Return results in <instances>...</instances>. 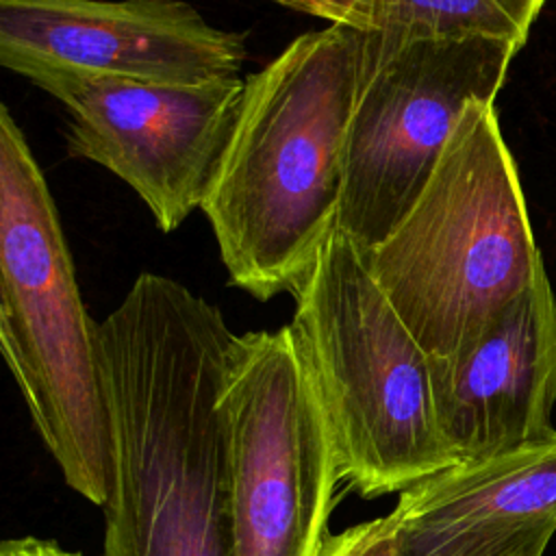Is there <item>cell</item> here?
Listing matches in <instances>:
<instances>
[{
	"label": "cell",
	"mask_w": 556,
	"mask_h": 556,
	"mask_svg": "<svg viewBox=\"0 0 556 556\" xmlns=\"http://www.w3.org/2000/svg\"><path fill=\"white\" fill-rule=\"evenodd\" d=\"M369 271L428 358H452L543 263L495 104L471 102L430 180L365 252Z\"/></svg>",
	"instance_id": "3"
},
{
	"label": "cell",
	"mask_w": 556,
	"mask_h": 556,
	"mask_svg": "<svg viewBox=\"0 0 556 556\" xmlns=\"http://www.w3.org/2000/svg\"><path fill=\"white\" fill-rule=\"evenodd\" d=\"M237 337L215 304L152 271L98 321L111 443L102 556H232L219 395Z\"/></svg>",
	"instance_id": "1"
},
{
	"label": "cell",
	"mask_w": 556,
	"mask_h": 556,
	"mask_svg": "<svg viewBox=\"0 0 556 556\" xmlns=\"http://www.w3.org/2000/svg\"><path fill=\"white\" fill-rule=\"evenodd\" d=\"M519 43L413 41L365 70L345 146L337 226L365 252L389 237L430 180L465 109L500 93Z\"/></svg>",
	"instance_id": "7"
},
{
	"label": "cell",
	"mask_w": 556,
	"mask_h": 556,
	"mask_svg": "<svg viewBox=\"0 0 556 556\" xmlns=\"http://www.w3.org/2000/svg\"><path fill=\"white\" fill-rule=\"evenodd\" d=\"M556 523H534L508 534L480 536L471 541H460L445 545L441 549L428 552L424 556H543Z\"/></svg>",
	"instance_id": "14"
},
{
	"label": "cell",
	"mask_w": 556,
	"mask_h": 556,
	"mask_svg": "<svg viewBox=\"0 0 556 556\" xmlns=\"http://www.w3.org/2000/svg\"><path fill=\"white\" fill-rule=\"evenodd\" d=\"M547 0H369L365 70L424 39L493 37L528 41Z\"/></svg>",
	"instance_id": "12"
},
{
	"label": "cell",
	"mask_w": 556,
	"mask_h": 556,
	"mask_svg": "<svg viewBox=\"0 0 556 556\" xmlns=\"http://www.w3.org/2000/svg\"><path fill=\"white\" fill-rule=\"evenodd\" d=\"M289 328L319 391L341 482L404 493L456 465L437 417L430 358L339 226L293 289Z\"/></svg>",
	"instance_id": "4"
},
{
	"label": "cell",
	"mask_w": 556,
	"mask_h": 556,
	"mask_svg": "<svg viewBox=\"0 0 556 556\" xmlns=\"http://www.w3.org/2000/svg\"><path fill=\"white\" fill-rule=\"evenodd\" d=\"M319 556H400V528L393 513L328 534Z\"/></svg>",
	"instance_id": "13"
},
{
	"label": "cell",
	"mask_w": 556,
	"mask_h": 556,
	"mask_svg": "<svg viewBox=\"0 0 556 556\" xmlns=\"http://www.w3.org/2000/svg\"><path fill=\"white\" fill-rule=\"evenodd\" d=\"M219 402L230 430L232 556H319L341 476L289 324L237 337Z\"/></svg>",
	"instance_id": "6"
},
{
	"label": "cell",
	"mask_w": 556,
	"mask_h": 556,
	"mask_svg": "<svg viewBox=\"0 0 556 556\" xmlns=\"http://www.w3.org/2000/svg\"><path fill=\"white\" fill-rule=\"evenodd\" d=\"M400 556L556 523V432L547 439L456 463L400 493L391 510Z\"/></svg>",
	"instance_id": "11"
},
{
	"label": "cell",
	"mask_w": 556,
	"mask_h": 556,
	"mask_svg": "<svg viewBox=\"0 0 556 556\" xmlns=\"http://www.w3.org/2000/svg\"><path fill=\"white\" fill-rule=\"evenodd\" d=\"M245 78L200 85L61 80L43 91L70 113L67 154L122 178L163 232L208 193L232 132Z\"/></svg>",
	"instance_id": "9"
},
{
	"label": "cell",
	"mask_w": 556,
	"mask_h": 556,
	"mask_svg": "<svg viewBox=\"0 0 556 556\" xmlns=\"http://www.w3.org/2000/svg\"><path fill=\"white\" fill-rule=\"evenodd\" d=\"M287 9L326 20L330 26H348L365 30L369 0H271Z\"/></svg>",
	"instance_id": "15"
},
{
	"label": "cell",
	"mask_w": 556,
	"mask_h": 556,
	"mask_svg": "<svg viewBox=\"0 0 556 556\" xmlns=\"http://www.w3.org/2000/svg\"><path fill=\"white\" fill-rule=\"evenodd\" d=\"M365 78V33L295 37L245 76L202 202L230 282L267 302L293 293L339 222L345 146Z\"/></svg>",
	"instance_id": "2"
},
{
	"label": "cell",
	"mask_w": 556,
	"mask_h": 556,
	"mask_svg": "<svg viewBox=\"0 0 556 556\" xmlns=\"http://www.w3.org/2000/svg\"><path fill=\"white\" fill-rule=\"evenodd\" d=\"M0 556H80V554L70 552L50 539L20 536V539H7L0 545Z\"/></svg>",
	"instance_id": "16"
},
{
	"label": "cell",
	"mask_w": 556,
	"mask_h": 556,
	"mask_svg": "<svg viewBox=\"0 0 556 556\" xmlns=\"http://www.w3.org/2000/svg\"><path fill=\"white\" fill-rule=\"evenodd\" d=\"M430 374L439 426L458 463L552 437L556 298L545 265L473 343L430 358Z\"/></svg>",
	"instance_id": "10"
},
{
	"label": "cell",
	"mask_w": 556,
	"mask_h": 556,
	"mask_svg": "<svg viewBox=\"0 0 556 556\" xmlns=\"http://www.w3.org/2000/svg\"><path fill=\"white\" fill-rule=\"evenodd\" d=\"M245 35L185 0H0V63L39 89L61 80L200 85L239 78Z\"/></svg>",
	"instance_id": "8"
},
{
	"label": "cell",
	"mask_w": 556,
	"mask_h": 556,
	"mask_svg": "<svg viewBox=\"0 0 556 556\" xmlns=\"http://www.w3.org/2000/svg\"><path fill=\"white\" fill-rule=\"evenodd\" d=\"M98 324L87 313L54 198L0 106V343L65 484L96 506L111 489Z\"/></svg>",
	"instance_id": "5"
}]
</instances>
